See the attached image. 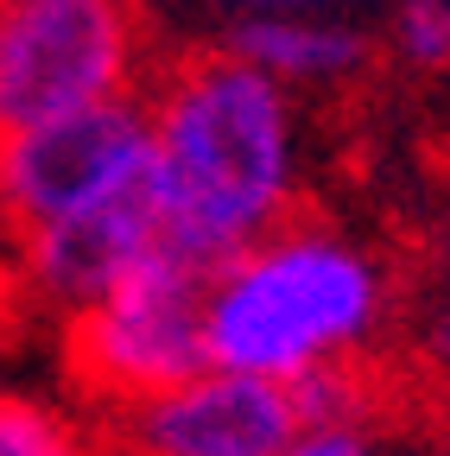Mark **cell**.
I'll use <instances>...</instances> for the list:
<instances>
[{"label":"cell","instance_id":"11","mask_svg":"<svg viewBox=\"0 0 450 456\" xmlns=\"http://www.w3.org/2000/svg\"><path fill=\"white\" fill-rule=\"evenodd\" d=\"M286 456H368V431H349V425H311L292 437Z\"/></svg>","mask_w":450,"mask_h":456},{"label":"cell","instance_id":"2","mask_svg":"<svg viewBox=\"0 0 450 456\" xmlns=\"http://www.w3.org/2000/svg\"><path fill=\"white\" fill-rule=\"evenodd\" d=\"M380 317V279L374 266L317 235L299 216H286L266 241H254L235 266L209 279L203 336L209 362L235 374L286 380L323 355H343Z\"/></svg>","mask_w":450,"mask_h":456},{"label":"cell","instance_id":"7","mask_svg":"<svg viewBox=\"0 0 450 456\" xmlns=\"http://www.w3.org/2000/svg\"><path fill=\"white\" fill-rule=\"evenodd\" d=\"M152 241H159V203H152V165H146L115 197H102L64 222L38 228V235H26L13 248V260L38 298H58L77 311V305L102 298Z\"/></svg>","mask_w":450,"mask_h":456},{"label":"cell","instance_id":"14","mask_svg":"<svg viewBox=\"0 0 450 456\" xmlns=\"http://www.w3.org/2000/svg\"><path fill=\"white\" fill-rule=\"evenodd\" d=\"M438 456H450V444H444V450H438Z\"/></svg>","mask_w":450,"mask_h":456},{"label":"cell","instance_id":"5","mask_svg":"<svg viewBox=\"0 0 450 456\" xmlns=\"http://www.w3.org/2000/svg\"><path fill=\"white\" fill-rule=\"evenodd\" d=\"M152 165L146 89L58 114L45 127L0 140V241H26L102 197H115Z\"/></svg>","mask_w":450,"mask_h":456},{"label":"cell","instance_id":"13","mask_svg":"<svg viewBox=\"0 0 450 456\" xmlns=\"http://www.w3.org/2000/svg\"><path fill=\"white\" fill-rule=\"evenodd\" d=\"M248 7H279V0H248Z\"/></svg>","mask_w":450,"mask_h":456},{"label":"cell","instance_id":"1","mask_svg":"<svg viewBox=\"0 0 450 456\" xmlns=\"http://www.w3.org/2000/svg\"><path fill=\"white\" fill-rule=\"evenodd\" d=\"M159 248L216 279L292 203V102L235 51H178L146 77Z\"/></svg>","mask_w":450,"mask_h":456},{"label":"cell","instance_id":"10","mask_svg":"<svg viewBox=\"0 0 450 456\" xmlns=\"http://www.w3.org/2000/svg\"><path fill=\"white\" fill-rule=\"evenodd\" d=\"M400 51L413 64H450V0H406L400 7Z\"/></svg>","mask_w":450,"mask_h":456},{"label":"cell","instance_id":"3","mask_svg":"<svg viewBox=\"0 0 450 456\" xmlns=\"http://www.w3.org/2000/svg\"><path fill=\"white\" fill-rule=\"evenodd\" d=\"M146 0H0V140L146 89Z\"/></svg>","mask_w":450,"mask_h":456},{"label":"cell","instance_id":"8","mask_svg":"<svg viewBox=\"0 0 450 456\" xmlns=\"http://www.w3.org/2000/svg\"><path fill=\"white\" fill-rule=\"evenodd\" d=\"M235 57H248L266 77H343L368 64V38L343 26H299V20H241L229 38Z\"/></svg>","mask_w":450,"mask_h":456},{"label":"cell","instance_id":"4","mask_svg":"<svg viewBox=\"0 0 450 456\" xmlns=\"http://www.w3.org/2000/svg\"><path fill=\"white\" fill-rule=\"evenodd\" d=\"M203 298L209 279L152 241L102 298L70 311L64 323L70 387L95 406H134L146 393L209 374L216 362L203 336Z\"/></svg>","mask_w":450,"mask_h":456},{"label":"cell","instance_id":"9","mask_svg":"<svg viewBox=\"0 0 450 456\" xmlns=\"http://www.w3.org/2000/svg\"><path fill=\"white\" fill-rule=\"evenodd\" d=\"M0 456H95L51 406L0 393Z\"/></svg>","mask_w":450,"mask_h":456},{"label":"cell","instance_id":"12","mask_svg":"<svg viewBox=\"0 0 450 456\" xmlns=\"http://www.w3.org/2000/svg\"><path fill=\"white\" fill-rule=\"evenodd\" d=\"M26 273H20V260L13 254H0V336H7L13 323H20V311H26Z\"/></svg>","mask_w":450,"mask_h":456},{"label":"cell","instance_id":"6","mask_svg":"<svg viewBox=\"0 0 450 456\" xmlns=\"http://www.w3.org/2000/svg\"><path fill=\"white\" fill-rule=\"evenodd\" d=\"M299 431L286 380L235 368L108 406V456H286Z\"/></svg>","mask_w":450,"mask_h":456}]
</instances>
